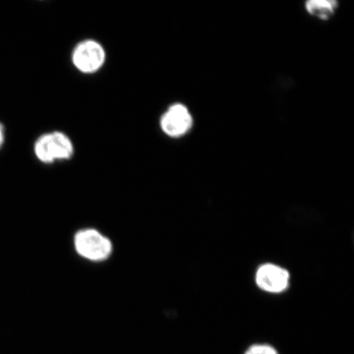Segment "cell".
<instances>
[{
  "instance_id": "obj_6",
  "label": "cell",
  "mask_w": 354,
  "mask_h": 354,
  "mask_svg": "<svg viewBox=\"0 0 354 354\" xmlns=\"http://www.w3.org/2000/svg\"><path fill=\"white\" fill-rule=\"evenodd\" d=\"M337 7V2L334 0H311L305 6L310 15L321 20H328Z\"/></svg>"
},
{
  "instance_id": "obj_7",
  "label": "cell",
  "mask_w": 354,
  "mask_h": 354,
  "mask_svg": "<svg viewBox=\"0 0 354 354\" xmlns=\"http://www.w3.org/2000/svg\"><path fill=\"white\" fill-rule=\"evenodd\" d=\"M245 354H278L275 348L268 344H255L248 349Z\"/></svg>"
},
{
  "instance_id": "obj_3",
  "label": "cell",
  "mask_w": 354,
  "mask_h": 354,
  "mask_svg": "<svg viewBox=\"0 0 354 354\" xmlns=\"http://www.w3.org/2000/svg\"><path fill=\"white\" fill-rule=\"evenodd\" d=\"M75 247L80 255L92 261H103L112 253V243L95 230L78 232L75 237Z\"/></svg>"
},
{
  "instance_id": "obj_4",
  "label": "cell",
  "mask_w": 354,
  "mask_h": 354,
  "mask_svg": "<svg viewBox=\"0 0 354 354\" xmlns=\"http://www.w3.org/2000/svg\"><path fill=\"white\" fill-rule=\"evenodd\" d=\"M193 118L187 106L174 104L168 108L160 119L161 129L171 138H179L192 129Z\"/></svg>"
},
{
  "instance_id": "obj_2",
  "label": "cell",
  "mask_w": 354,
  "mask_h": 354,
  "mask_svg": "<svg viewBox=\"0 0 354 354\" xmlns=\"http://www.w3.org/2000/svg\"><path fill=\"white\" fill-rule=\"evenodd\" d=\"M73 64L80 72L92 74L104 66L106 61L104 48L94 39H85L74 48Z\"/></svg>"
},
{
  "instance_id": "obj_5",
  "label": "cell",
  "mask_w": 354,
  "mask_h": 354,
  "mask_svg": "<svg viewBox=\"0 0 354 354\" xmlns=\"http://www.w3.org/2000/svg\"><path fill=\"white\" fill-rule=\"evenodd\" d=\"M256 282L265 291L281 293L289 286L290 274L279 266L264 264L257 272Z\"/></svg>"
},
{
  "instance_id": "obj_8",
  "label": "cell",
  "mask_w": 354,
  "mask_h": 354,
  "mask_svg": "<svg viewBox=\"0 0 354 354\" xmlns=\"http://www.w3.org/2000/svg\"><path fill=\"white\" fill-rule=\"evenodd\" d=\"M3 140V130L1 126H0V146H1Z\"/></svg>"
},
{
  "instance_id": "obj_1",
  "label": "cell",
  "mask_w": 354,
  "mask_h": 354,
  "mask_svg": "<svg viewBox=\"0 0 354 354\" xmlns=\"http://www.w3.org/2000/svg\"><path fill=\"white\" fill-rule=\"evenodd\" d=\"M34 150L39 161L51 163L72 158L74 145L64 133L54 131L39 137L35 144Z\"/></svg>"
}]
</instances>
